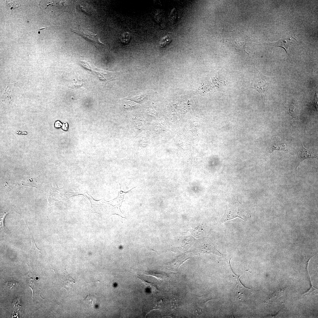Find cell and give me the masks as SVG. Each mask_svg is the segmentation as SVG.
I'll use <instances>...</instances> for the list:
<instances>
[{
	"label": "cell",
	"mask_w": 318,
	"mask_h": 318,
	"mask_svg": "<svg viewBox=\"0 0 318 318\" xmlns=\"http://www.w3.org/2000/svg\"><path fill=\"white\" fill-rule=\"evenodd\" d=\"M145 275L151 276L155 277L158 279L163 281H165L167 279L168 276L165 274H159L156 272H153L145 271L144 273H142Z\"/></svg>",
	"instance_id": "cell-10"
},
{
	"label": "cell",
	"mask_w": 318,
	"mask_h": 318,
	"mask_svg": "<svg viewBox=\"0 0 318 318\" xmlns=\"http://www.w3.org/2000/svg\"><path fill=\"white\" fill-rule=\"evenodd\" d=\"M187 259L186 257L184 256L177 258L171 263L170 266L172 267V269L176 270L180 265Z\"/></svg>",
	"instance_id": "cell-11"
},
{
	"label": "cell",
	"mask_w": 318,
	"mask_h": 318,
	"mask_svg": "<svg viewBox=\"0 0 318 318\" xmlns=\"http://www.w3.org/2000/svg\"><path fill=\"white\" fill-rule=\"evenodd\" d=\"M300 110L298 100L297 99H293L289 107V113L294 120H299Z\"/></svg>",
	"instance_id": "cell-5"
},
{
	"label": "cell",
	"mask_w": 318,
	"mask_h": 318,
	"mask_svg": "<svg viewBox=\"0 0 318 318\" xmlns=\"http://www.w3.org/2000/svg\"><path fill=\"white\" fill-rule=\"evenodd\" d=\"M71 31L80 35L87 41L96 46L104 44L100 40L98 36L85 28L79 27L77 29H71Z\"/></svg>",
	"instance_id": "cell-4"
},
{
	"label": "cell",
	"mask_w": 318,
	"mask_h": 318,
	"mask_svg": "<svg viewBox=\"0 0 318 318\" xmlns=\"http://www.w3.org/2000/svg\"><path fill=\"white\" fill-rule=\"evenodd\" d=\"M292 43V42L291 41V39L287 38L281 39L276 42L271 43L267 44L274 46L282 47L285 49L286 52L287 54V51L288 47L289 45Z\"/></svg>",
	"instance_id": "cell-8"
},
{
	"label": "cell",
	"mask_w": 318,
	"mask_h": 318,
	"mask_svg": "<svg viewBox=\"0 0 318 318\" xmlns=\"http://www.w3.org/2000/svg\"><path fill=\"white\" fill-rule=\"evenodd\" d=\"M18 299H17V300H16L14 301L17 303H16V302H13V303H14V304L15 305L14 306H15L16 307L17 306H18H18H19V305H20L19 301L18 302Z\"/></svg>",
	"instance_id": "cell-22"
},
{
	"label": "cell",
	"mask_w": 318,
	"mask_h": 318,
	"mask_svg": "<svg viewBox=\"0 0 318 318\" xmlns=\"http://www.w3.org/2000/svg\"><path fill=\"white\" fill-rule=\"evenodd\" d=\"M64 273V276L61 282L62 286L67 290L72 291L73 289V284L75 283V280L66 271Z\"/></svg>",
	"instance_id": "cell-7"
},
{
	"label": "cell",
	"mask_w": 318,
	"mask_h": 318,
	"mask_svg": "<svg viewBox=\"0 0 318 318\" xmlns=\"http://www.w3.org/2000/svg\"><path fill=\"white\" fill-rule=\"evenodd\" d=\"M286 288H279L275 291L272 294L269 298V301H274L275 300L279 299L284 294V291Z\"/></svg>",
	"instance_id": "cell-9"
},
{
	"label": "cell",
	"mask_w": 318,
	"mask_h": 318,
	"mask_svg": "<svg viewBox=\"0 0 318 318\" xmlns=\"http://www.w3.org/2000/svg\"><path fill=\"white\" fill-rule=\"evenodd\" d=\"M168 37H166L161 42V47H163L164 46H165L168 43H169V42H167V41L168 42L170 40V39H168Z\"/></svg>",
	"instance_id": "cell-19"
},
{
	"label": "cell",
	"mask_w": 318,
	"mask_h": 318,
	"mask_svg": "<svg viewBox=\"0 0 318 318\" xmlns=\"http://www.w3.org/2000/svg\"><path fill=\"white\" fill-rule=\"evenodd\" d=\"M317 156L313 154L309 150L306 149L302 145V147L297 155L296 162L297 163V168L299 163L304 160L308 158H316Z\"/></svg>",
	"instance_id": "cell-6"
},
{
	"label": "cell",
	"mask_w": 318,
	"mask_h": 318,
	"mask_svg": "<svg viewBox=\"0 0 318 318\" xmlns=\"http://www.w3.org/2000/svg\"><path fill=\"white\" fill-rule=\"evenodd\" d=\"M62 125V124L59 121L57 122L55 124V126L56 127H60Z\"/></svg>",
	"instance_id": "cell-21"
},
{
	"label": "cell",
	"mask_w": 318,
	"mask_h": 318,
	"mask_svg": "<svg viewBox=\"0 0 318 318\" xmlns=\"http://www.w3.org/2000/svg\"><path fill=\"white\" fill-rule=\"evenodd\" d=\"M67 124H63L62 126V128L64 130L67 129Z\"/></svg>",
	"instance_id": "cell-24"
},
{
	"label": "cell",
	"mask_w": 318,
	"mask_h": 318,
	"mask_svg": "<svg viewBox=\"0 0 318 318\" xmlns=\"http://www.w3.org/2000/svg\"><path fill=\"white\" fill-rule=\"evenodd\" d=\"M84 300L89 306L92 307L94 306L96 301L95 298L90 296L89 294Z\"/></svg>",
	"instance_id": "cell-16"
},
{
	"label": "cell",
	"mask_w": 318,
	"mask_h": 318,
	"mask_svg": "<svg viewBox=\"0 0 318 318\" xmlns=\"http://www.w3.org/2000/svg\"><path fill=\"white\" fill-rule=\"evenodd\" d=\"M250 216L246 212L243 206L238 201L229 203L226 206L225 213L221 219L222 223L236 218H239L246 221Z\"/></svg>",
	"instance_id": "cell-1"
},
{
	"label": "cell",
	"mask_w": 318,
	"mask_h": 318,
	"mask_svg": "<svg viewBox=\"0 0 318 318\" xmlns=\"http://www.w3.org/2000/svg\"><path fill=\"white\" fill-rule=\"evenodd\" d=\"M79 63L80 65L88 72L95 76L102 82L106 83L116 79L117 72H116L98 68L92 64L85 61H79Z\"/></svg>",
	"instance_id": "cell-2"
},
{
	"label": "cell",
	"mask_w": 318,
	"mask_h": 318,
	"mask_svg": "<svg viewBox=\"0 0 318 318\" xmlns=\"http://www.w3.org/2000/svg\"><path fill=\"white\" fill-rule=\"evenodd\" d=\"M26 223L27 226V227H28V228L29 231V233H30V237H31V240H32V246H33V248H34V249H37L38 250H40V249H39L37 247V246H36V244H35V242H34V238H33V236H32V234H31V233L30 232V231L29 230V228L28 226V225H27V223H26Z\"/></svg>",
	"instance_id": "cell-18"
},
{
	"label": "cell",
	"mask_w": 318,
	"mask_h": 318,
	"mask_svg": "<svg viewBox=\"0 0 318 318\" xmlns=\"http://www.w3.org/2000/svg\"><path fill=\"white\" fill-rule=\"evenodd\" d=\"M254 71V77L250 88L259 92L263 99L267 93L270 78L264 75L256 69Z\"/></svg>",
	"instance_id": "cell-3"
},
{
	"label": "cell",
	"mask_w": 318,
	"mask_h": 318,
	"mask_svg": "<svg viewBox=\"0 0 318 318\" xmlns=\"http://www.w3.org/2000/svg\"><path fill=\"white\" fill-rule=\"evenodd\" d=\"M19 283L17 281L14 280H11L7 281L5 284L9 288L10 290H13L15 289Z\"/></svg>",
	"instance_id": "cell-15"
},
{
	"label": "cell",
	"mask_w": 318,
	"mask_h": 318,
	"mask_svg": "<svg viewBox=\"0 0 318 318\" xmlns=\"http://www.w3.org/2000/svg\"><path fill=\"white\" fill-rule=\"evenodd\" d=\"M74 80V86H75V87H80H80H81V86H82V84H83V83H82V82H81V81L79 82V81H78V82H77L75 80Z\"/></svg>",
	"instance_id": "cell-20"
},
{
	"label": "cell",
	"mask_w": 318,
	"mask_h": 318,
	"mask_svg": "<svg viewBox=\"0 0 318 318\" xmlns=\"http://www.w3.org/2000/svg\"><path fill=\"white\" fill-rule=\"evenodd\" d=\"M309 278L311 283L310 288L308 290L302 294V295L304 296H311L317 295L318 294V289L313 286L310 280V277Z\"/></svg>",
	"instance_id": "cell-13"
},
{
	"label": "cell",
	"mask_w": 318,
	"mask_h": 318,
	"mask_svg": "<svg viewBox=\"0 0 318 318\" xmlns=\"http://www.w3.org/2000/svg\"><path fill=\"white\" fill-rule=\"evenodd\" d=\"M8 213V212H5L3 213H1V214L0 216V226L1 227L3 228H7L4 225V221L5 218Z\"/></svg>",
	"instance_id": "cell-17"
},
{
	"label": "cell",
	"mask_w": 318,
	"mask_h": 318,
	"mask_svg": "<svg viewBox=\"0 0 318 318\" xmlns=\"http://www.w3.org/2000/svg\"><path fill=\"white\" fill-rule=\"evenodd\" d=\"M134 123L136 127L139 128H141L144 126V121L139 117H135L133 120Z\"/></svg>",
	"instance_id": "cell-14"
},
{
	"label": "cell",
	"mask_w": 318,
	"mask_h": 318,
	"mask_svg": "<svg viewBox=\"0 0 318 318\" xmlns=\"http://www.w3.org/2000/svg\"><path fill=\"white\" fill-rule=\"evenodd\" d=\"M141 144H142V145H143V143H145V145H146V140L145 139H143L142 138V140H141Z\"/></svg>",
	"instance_id": "cell-23"
},
{
	"label": "cell",
	"mask_w": 318,
	"mask_h": 318,
	"mask_svg": "<svg viewBox=\"0 0 318 318\" xmlns=\"http://www.w3.org/2000/svg\"><path fill=\"white\" fill-rule=\"evenodd\" d=\"M138 278L141 281V282L144 284L145 286L149 288L150 290L153 292H157L158 289L155 284L145 281L138 275Z\"/></svg>",
	"instance_id": "cell-12"
}]
</instances>
